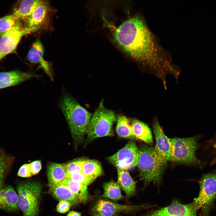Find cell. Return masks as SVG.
I'll use <instances>...</instances> for the list:
<instances>
[{
    "mask_svg": "<svg viewBox=\"0 0 216 216\" xmlns=\"http://www.w3.org/2000/svg\"><path fill=\"white\" fill-rule=\"evenodd\" d=\"M139 150L137 166L140 179L146 183H159L166 164L158 154L155 147L142 145Z\"/></svg>",
    "mask_w": 216,
    "mask_h": 216,
    "instance_id": "cell-3",
    "label": "cell"
},
{
    "mask_svg": "<svg viewBox=\"0 0 216 216\" xmlns=\"http://www.w3.org/2000/svg\"><path fill=\"white\" fill-rule=\"evenodd\" d=\"M140 150L135 142L129 141L115 154L107 158L108 161L117 169L127 170L137 166Z\"/></svg>",
    "mask_w": 216,
    "mask_h": 216,
    "instance_id": "cell-8",
    "label": "cell"
},
{
    "mask_svg": "<svg viewBox=\"0 0 216 216\" xmlns=\"http://www.w3.org/2000/svg\"><path fill=\"white\" fill-rule=\"evenodd\" d=\"M21 22L13 14L0 18V37H1Z\"/></svg>",
    "mask_w": 216,
    "mask_h": 216,
    "instance_id": "cell-26",
    "label": "cell"
},
{
    "mask_svg": "<svg viewBox=\"0 0 216 216\" xmlns=\"http://www.w3.org/2000/svg\"><path fill=\"white\" fill-rule=\"evenodd\" d=\"M116 41L128 55L142 65L150 64L158 58L160 47L143 20L130 18L115 30Z\"/></svg>",
    "mask_w": 216,
    "mask_h": 216,
    "instance_id": "cell-1",
    "label": "cell"
},
{
    "mask_svg": "<svg viewBox=\"0 0 216 216\" xmlns=\"http://www.w3.org/2000/svg\"><path fill=\"white\" fill-rule=\"evenodd\" d=\"M92 216H101L99 214L96 213H94L93 215ZM114 216H116V215H114Z\"/></svg>",
    "mask_w": 216,
    "mask_h": 216,
    "instance_id": "cell-34",
    "label": "cell"
},
{
    "mask_svg": "<svg viewBox=\"0 0 216 216\" xmlns=\"http://www.w3.org/2000/svg\"><path fill=\"white\" fill-rule=\"evenodd\" d=\"M17 193L12 186L0 188V209L9 212L17 211Z\"/></svg>",
    "mask_w": 216,
    "mask_h": 216,
    "instance_id": "cell-15",
    "label": "cell"
},
{
    "mask_svg": "<svg viewBox=\"0 0 216 216\" xmlns=\"http://www.w3.org/2000/svg\"><path fill=\"white\" fill-rule=\"evenodd\" d=\"M48 185L50 188L60 184L66 178L67 173L64 164L52 163L47 170Z\"/></svg>",
    "mask_w": 216,
    "mask_h": 216,
    "instance_id": "cell-17",
    "label": "cell"
},
{
    "mask_svg": "<svg viewBox=\"0 0 216 216\" xmlns=\"http://www.w3.org/2000/svg\"><path fill=\"white\" fill-rule=\"evenodd\" d=\"M131 126L136 139L140 140L149 145L153 144L152 132L146 124L138 120L134 119L132 120Z\"/></svg>",
    "mask_w": 216,
    "mask_h": 216,
    "instance_id": "cell-19",
    "label": "cell"
},
{
    "mask_svg": "<svg viewBox=\"0 0 216 216\" xmlns=\"http://www.w3.org/2000/svg\"><path fill=\"white\" fill-rule=\"evenodd\" d=\"M197 210L193 202L183 204L175 200L169 206L151 211L142 216H197Z\"/></svg>",
    "mask_w": 216,
    "mask_h": 216,
    "instance_id": "cell-10",
    "label": "cell"
},
{
    "mask_svg": "<svg viewBox=\"0 0 216 216\" xmlns=\"http://www.w3.org/2000/svg\"><path fill=\"white\" fill-rule=\"evenodd\" d=\"M40 0H23L18 2L14 7L12 14L20 20H26L40 2Z\"/></svg>",
    "mask_w": 216,
    "mask_h": 216,
    "instance_id": "cell-18",
    "label": "cell"
},
{
    "mask_svg": "<svg viewBox=\"0 0 216 216\" xmlns=\"http://www.w3.org/2000/svg\"><path fill=\"white\" fill-rule=\"evenodd\" d=\"M29 164L32 175L37 174L41 169L42 165L40 160H35Z\"/></svg>",
    "mask_w": 216,
    "mask_h": 216,
    "instance_id": "cell-32",
    "label": "cell"
},
{
    "mask_svg": "<svg viewBox=\"0 0 216 216\" xmlns=\"http://www.w3.org/2000/svg\"><path fill=\"white\" fill-rule=\"evenodd\" d=\"M82 172L86 176L95 179L103 173L100 164L98 161L92 160H85Z\"/></svg>",
    "mask_w": 216,
    "mask_h": 216,
    "instance_id": "cell-24",
    "label": "cell"
},
{
    "mask_svg": "<svg viewBox=\"0 0 216 216\" xmlns=\"http://www.w3.org/2000/svg\"><path fill=\"white\" fill-rule=\"evenodd\" d=\"M171 140L172 151L170 161L190 165L200 163L195 155L198 147L195 137L174 138Z\"/></svg>",
    "mask_w": 216,
    "mask_h": 216,
    "instance_id": "cell-6",
    "label": "cell"
},
{
    "mask_svg": "<svg viewBox=\"0 0 216 216\" xmlns=\"http://www.w3.org/2000/svg\"><path fill=\"white\" fill-rule=\"evenodd\" d=\"M59 105L73 136L77 142H81L87 133L92 118L90 113L67 93L62 96Z\"/></svg>",
    "mask_w": 216,
    "mask_h": 216,
    "instance_id": "cell-2",
    "label": "cell"
},
{
    "mask_svg": "<svg viewBox=\"0 0 216 216\" xmlns=\"http://www.w3.org/2000/svg\"><path fill=\"white\" fill-rule=\"evenodd\" d=\"M44 47L39 39H36L33 43L27 56L29 62L32 63L38 64L51 80H53L54 74L50 63L44 58Z\"/></svg>",
    "mask_w": 216,
    "mask_h": 216,
    "instance_id": "cell-13",
    "label": "cell"
},
{
    "mask_svg": "<svg viewBox=\"0 0 216 216\" xmlns=\"http://www.w3.org/2000/svg\"><path fill=\"white\" fill-rule=\"evenodd\" d=\"M48 11L47 3L41 0L31 15L26 19V26L35 31L39 28L46 19Z\"/></svg>",
    "mask_w": 216,
    "mask_h": 216,
    "instance_id": "cell-16",
    "label": "cell"
},
{
    "mask_svg": "<svg viewBox=\"0 0 216 216\" xmlns=\"http://www.w3.org/2000/svg\"><path fill=\"white\" fill-rule=\"evenodd\" d=\"M39 75L34 73L14 70L0 72V89L15 86Z\"/></svg>",
    "mask_w": 216,
    "mask_h": 216,
    "instance_id": "cell-14",
    "label": "cell"
},
{
    "mask_svg": "<svg viewBox=\"0 0 216 216\" xmlns=\"http://www.w3.org/2000/svg\"><path fill=\"white\" fill-rule=\"evenodd\" d=\"M103 196L114 201H117L123 197L118 184L113 181L105 183L103 185Z\"/></svg>",
    "mask_w": 216,
    "mask_h": 216,
    "instance_id": "cell-25",
    "label": "cell"
},
{
    "mask_svg": "<svg viewBox=\"0 0 216 216\" xmlns=\"http://www.w3.org/2000/svg\"><path fill=\"white\" fill-rule=\"evenodd\" d=\"M85 161V160H79L64 164L67 175L82 172Z\"/></svg>",
    "mask_w": 216,
    "mask_h": 216,
    "instance_id": "cell-28",
    "label": "cell"
},
{
    "mask_svg": "<svg viewBox=\"0 0 216 216\" xmlns=\"http://www.w3.org/2000/svg\"><path fill=\"white\" fill-rule=\"evenodd\" d=\"M199 183V194L193 202L202 216H208L216 199V171L203 175Z\"/></svg>",
    "mask_w": 216,
    "mask_h": 216,
    "instance_id": "cell-7",
    "label": "cell"
},
{
    "mask_svg": "<svg viewBox=\"0 0 216 216\" xmlns=\"http://www.w3.org/2000/svg\"><path fill=\"white\" fill-rule=\"evenodd\" d=\"M35 31L24 26L21 22L0 38V62L16 50L24 35Z\"/></svg>",
    "mask_w": 216,
    "mask_h": 216,
    "instance_id": "cell-9",
    "label": "cell"
},
{
    "mask_svg": "<svg viewBox=\"0 0 216 216\" xmlns=\"http://www.w3.org/2000/svg\"><path fill=\"white\" fill-rule=\"evenodd\" d=\"M72 206L69 202L65 200H60L56 207V210L60 213H64L68 212Z\"/></svg>",
    "mask_w": 216,
    "mask_h": 216,
    "instance_id": "cell-30",
    "label": "cell"
},
{
    "mask_svg": "<svg viewBox=\"0 0 216 216\" xmlns=\"http://www.w3.org/2000/svg\"><path fill=\"white\" fill-rule=\"evenodd\" d=\"M214 147L216 149V143L214 144Z\"/></svg>",
    "mask_w": 216,
    "mask_h": 216,
    "instance_id": "cell-35",
    "label": "cell"
},
{
    "mask_svg": "<svg viewBox=\"0 0 216 216\" xmlns=\"http://www.w3.org/2000/svg\"><path fill=\"white\" fill-rule=\"evenodd\" d=\"M17 206L24 216H38L42 186L39 183L25 182L17 186Z\"/></svg>",
    "mask_w": 216,
    "mask_h": 216,
    "instance_id": "cell-4",
    "label": "cell"
},
{
    "mask_svg": "<svg viewBox=\"0 0 216 216\" xmlns=\"http://www.w3.org/2000/svg\"><path fill=\"white\" fill-rule=\"evenodd\" d=\"M6 158L3 154L0 152V188L4 187V179L5 173L8 168Z\"/></svg>",
    "mask_w": 216,
    "mask_h": 216,
    "instance_id": "cell-29",
    "label": "cell"
},
{
    "mask_svg": "<svg viewBox=\"0 0 216 216\" xmlns=\"http://www.w3.org/2000/svg\"><path fill=\"white\" fill-rule=\"evenodd\" d=\"M67 178L87 186L91 184L95 180L86 176L82 172L67 175Z\"/></svg>",
    "mask_w": 216,
    "mask_h": 216,
    "instance_id": "cell-27",
    "label": "cell"
},
{
    "mask_svg": "<svg viewBox=\"0 0 216 216\" xmlns=\"http://www.w3.org/2000/svg\"><path fill=\"white\" fill-rule=\"evenodd\" d=\"M118 184L128 197H130L136 192V182L127 170L117 169Z\"/></svg>",
    "mask_w": 216,
    "mask_h": 216,
    "instance_id": "cell-20",
    "label": "cell"
},
{
    "mask_svg": "<svg viewBox=\"0 0 216 216\" xmlns=\"http://www.w3.org/2000/svg\"><path fill=\"white\" fill-rule=\"evenodd\" d=\"M50 190L56 199L59 201H68L72 206L76 205L79 202L76 197L65 186L60 184L50 188Z\"/></svg>",
    "mask_w": 216,
    "mask_h": 216,
    "instance_id": "cell-22",
    "label": "cell"
},
{
    "mask_svg": "<svg viewBox=\"0 0 216 216\" xmlns=\"http://www.w3.org/2000/svg\"><path fill=\"white\" fill-rule=\"evenodd\" d=\"M67 216H81V215L80 212L72 211L70 212Z\"/></svg>",
    "mask_w": 216,
    "mask_h": 216,
    "instance_id": "cell-33",
    "label": "cell"
},
{
    "mask_svg": "<svg viewBox=\"0 0 216 216\" xmlns=\"http://www.w3.org/2000/svg\"><path fill=\"white\" fill-rule=\"evenodd\" d=\"M147 206H133L119 204L109 200H99L93 208L94 213L101 216H114L121 212H132L149 207Z\"/></svg>",
    "mask_w": 216,
    "mask_h": 216,
    "instance_id": "cell-11",
    "label": "cell"
},
{
    "mask_svg": "<svg viewBox=\"0 0 216 216\" xmlns=\"http://www.w3.org/2000/svg\"><path fill=\"white\" fill-rule=\"evenodd\" d=\"M116 120L114 112L106 108L101 101L90 121L87 133L88 140L113 136L112 126Z\"/></svg>",
    "mask_w": 216,
    "mask_h": 216,
    "instance_id": "cell-5",
    "label": "cell"
},
{
    "mask_svg": "<svg viewBox=\"0 0 216 216\" xmlns=\"http://www.w3.org/2000/svg\"><path fill=\"white\" fill-rule=\"evenodd\" d=\"M60 184L67 187L76 197L79 202L84 203L88 200V193L87 186L67 178Z\"/></svg>",
    "mask_w": 216,
    "mask_h": 216,
    "instance_id": "cell-21",
    "label": "cell"
},
{
    "mask_svg": "<svg viewBox=\"0 0 216 216\" xmlns=\"http://www.w3.org/2000/svg\"><path fill=\"white\" fill-rule=\"evenodd\" d=\"M116 128V133L120 137L135 140L132 128L128 120L125 116H121L117 119Z\"/></svg>",
    "mask_w": 216,
    "mask_h": 216,
    "instance_id": "cell-23",
    "label": "cell"
},
{
    "mask_svg": "<svg viewBox=\"0 0 216 216\" xmlns=\"http://www.w3.org/2000/svg\"><path fill=\"white\" fill-rule=\"evenodd\" d=\"M154 133L156 140L155 149L163 161L166 164L170 161L171 155V139L164 134L158 119L155 118L153 124Z\"/></svg>",
    "mask_w": 216,
    "mask_h": 216,
    "instance_id": "cell-12",
    "label": "cell"
},
{
    "mask_svg": "<svg viewBox=\"0 0 216 216\" xmlns=\"http://www.w3.org/2000/svg\"><path fill=\"white\" fill-rule=\"evenodd\" d=\"M18 176L22 178H29L32 175L31 172L29 164H25L22 166L18 172Z\"/></svg>",
    "mask_w": 216,
    "mask_h": 216,
    "instance_id": "cell-31",
    "label": "cell"
}]
</instances>
